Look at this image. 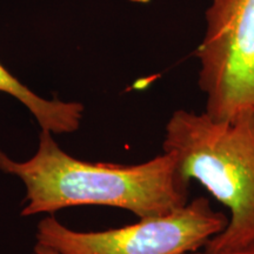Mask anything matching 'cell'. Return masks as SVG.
<instances>
[{
	"mask_svg": "<svg viewBox=\"0 0 254 254\" xmlns=\"http://www.w3.org/2000/svg\"><path fill=\"white\" fill-rule=\"evenodd\" d=\"M34 254H59V253L53 249H50V247L41 246L37 244L36 247H34Z\"/></svg>",
	"mask_w": 254,
	"mask_h": 254,
	"instance_id": "obj_7",
	"label": "cell"
},
{
	"mask_svg": "<svg viewBox=\"0 0 254 254\" xmlns=\"http://www.w3.org/2000/svg\"><path fill=\"white\" fill-rule=\"evenodd\" d=\"M163 152L176 158L183 179L196 180L230 211L227 226L206 244V252L238 250L254 243V118H212L178 110L165 127Z\"/></svg>",
	"mask_w": 254,
	"mask_h": 254,
	"instance_id": "obj_2",
	"label": "cell"
},
{
	"mask_svg": "<svg viewBox=\"0 0 254 254\" xmlns=\"http://www.w3.org/2000/svg\"><path fill=\"white\" fill-rule=\"evenodd\" d=\"M205 112L212 118H254V0H212L195 51Z\"/></svg>",
	"mask_w": 254,
	"mask_h": 254,
	"instance_id": "obj_4",
	"label": "cell"
},
{
	"mask_svg": "<svg viewBox=\"0 0 254 254\" xmlns=\"http://www.w3.org/2000/svg\"><path fill=\"white\" fill-rule=\"evenodd\" d=\"M0 171L18 177L26 187L25 217L103 205L145 219L170 213L189 201L190 183L183 179L172 154L163 152L136 165L88 163L64 152L44 129L37 153L26 161H14L0 151Z\"/></svg>",
	"mask_w": 254,
	"mask_h": 254,
	"instance_id": "obj_1",
	"label": "cell"
},
{
	"mask_svg": "<svg viewBox=\"0 0 254 254\" xmlns=\"http://www.w3.org/2000/svg\"><path fill=\"white\" fill-rule=\"evenodd\" d=\"M33 254H34V253H33Z\"/></svg>",
	"mask_w": 254,
	"mask_h": 254,
	"instance_id": "obj_8",
	"label": "cell"
},
{
	"mask_svg": "<svg viewBox=\"0 0 254 254\" xmlns=\"http://www.w3.org/2000/svg\"><path fill=\"white\" fill-rule=\"evenodd\" d=\"M0 92L7 93L24 104L37 119L41 129L56 134L72 133L80 125L84 106L80 103L46 100L21 84L0 64Z\"/></svg>",
	"mask_w": 254,
	"mask_h": 254,
	"instance_id": "obj_5",
	"label": "cell"
},
{
	"mask_svg": "<svg viewBox=\"0 0 254 254\" xmlns=\"http://www.w3.org/2000/svg\"><path fill=\"white\" fill-rule=\"evenodd\" d=\"M190 254H254V243L250 244L245 247H241V249L238 250H232V251H225V252H215V253H211V252H206V251H196V252L190 253Z\"/></svg>",
	"mask_w": 254,
	"mask_h": 254,
	"instance_id": "obj_6",
	"label": "cell"
},
{
	"mask_svg": "<svg viewBox=\"0 0 254 254\" xmlns=\"http://www.w3.org/2000/svg\"><path fill=\"white\" fill-rule=\"evenodd\" d=\"M227 222L200 196L170 213L101 232H75L47 217L38 225L37 244L59 254H190L205 247Z\"/></svg>",
	"mask_w": 254,
	"mask_h": 254,
	"instance_id": "obj_3",
	"label": "cell"
}]
</instances>
